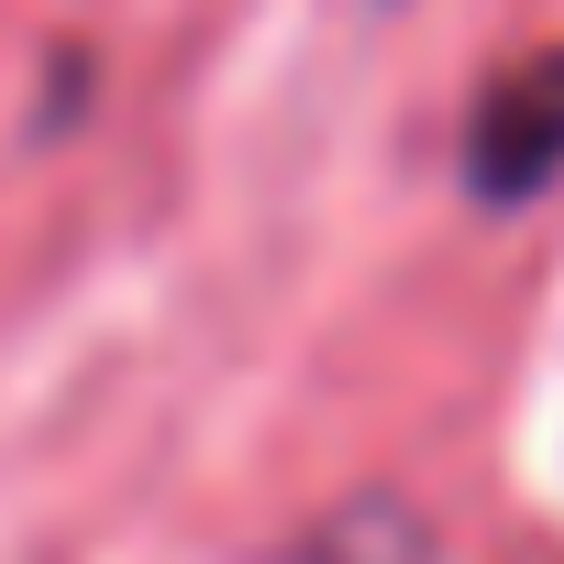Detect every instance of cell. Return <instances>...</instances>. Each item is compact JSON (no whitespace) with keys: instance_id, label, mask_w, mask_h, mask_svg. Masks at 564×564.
<instances>
[{"instance_id":"1","label":"cell","mask_w":564,"mask_h":564,"mask_svg":"<svg viewBox=\"0 0 564 564\" xmlns=\"http://www.w3.org/2000/svg\"><path fill=\"white\" fill-rule=\"evenodd\" d=\"M564 166V56H531L487 89L476 111V188L487 199H520Z\"/></svg>"}]
</instances>
